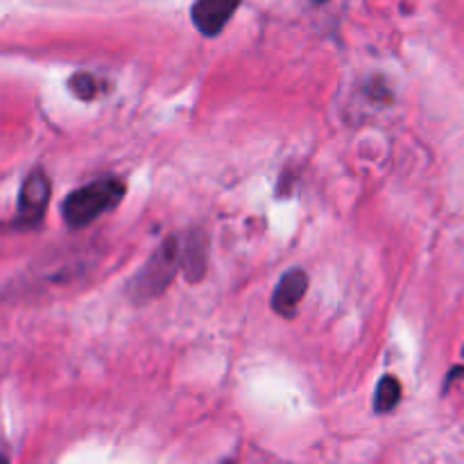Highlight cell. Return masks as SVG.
Masks as SVG:
<instances>
[{
    "label": "cell",
    "instance_id": "obj_8",
    "mask_svg": "<svg viewBox=\"0 0 464 464\" xmlns=\"http://www.w3.org/2000/svg\"><path fill=\"white\" fill-rule=\"evenodd\" d=\"M71 89L77 98L91 100L95 95V80L89 72H77V75L71 77Z\"/></svg>",
    "mask_w": 464,
    "mask_h": 464
},
{
    "label": "cell",
    "instance_id": "obj_6",
    "mask_svg": "<svg viewBox=\"0 0 464 464\" xmlns=\"http://www.w3.org/2000/svg\"><path fill=\"white\" fill-rule=\"evenodd\" d=\"M207 258H208V240L199 229L190 231L184 240H181V270H184L186 279L199 281L207 272Z\"/></svg>",
    "mask_w": 464,
    "mask_h": 464
},
{
    "label": "cell",
    "instance_id": "obj_3",
    "mask_svg": "<svg viewBox=\"0 0 464 464\" xmlns=\"http://www.w3.org/2000/svg\"><path fill=\"white\" fill-rule=\"evenodd\" d=\"M50 199V179L44 170H34L21 186L18 195V227H36L45 216Z\"/></svg>",
    "mask_w": 464,
    "mask_h": 464
},
{
    "label": "cell",
    "instance_id": "obj_2",
    "mask_svg": "<svg viewBox=\"0 0 464 464\" xmlns=\"http://www.w3.org/2000/svg\"><path fill=\"white\" fill-rule=\"evenodd\" d=\"M181 267V238L179 236H168L157 252L148 258L139 275L131 279L130 295L134 302H150L159 297L163 290L170 285L175 275Z\"/></svg>",
    "mask_w": 464,
    "mask_h": 464
},
{
    "label": "cell",
    "instance_id": "obj_5",
    "mask_svg": "<svg viewBox=\"0 0 464 464\" xmlns=\"http://www.w3.org/2000/svg\"><path fill=\"white\" fill-rule=\"evenodd\" d=\"M308 290V275L299 267L295 270H288L276 284L275 295H272V308L275 313L284 317H293L297 306L302 304L304 295Z\"/></svg>",
    "mask_w": 464,
    "mask_h": 464
},
{
    "label": "cell",
    "instance_id": "obj_9",
    "mask_svg": "<svg viewBox=\"0 0 464 464\" xmlns=\"http://www.w3.org/2000/svg\"><path fill=\"white\" fill-rule=\"evenodd\" d=\"M317 3H324V0H317Z\"/></svg>",
    "mask_w": 464,
    "mask_h": 464
},
{
    "label": "cell",
    "instance_id": "obj_1",
    "mask_svg": "<svg viewBox=\"0 0 464 464\" xmlns=\"http://www.w3.org/2000/svg\"><path fill=\"white\" fill-rule=\"evenodd\" d=\"M122 198H125V184L116 177H104V179L91 181V184L72 190L63 199L62 216L68 227L82 229V227L95 222L111 208H116Z\"/></svg>",
    "mask_w": 464,
    "mask_h": 464
},
{
    "label": "cell",
    "instance_id": "obj_7",
    "mask_svg": "<svg viewBox=\"0 0 464 464\" xmlns=\"http://www.w3.org/2000/svg\"><path fill=\"white\" fill-rule=\"evenodd\" d=\"M401 399V383H399L394 376H385L381 379L379 388H376V397H374V411L376 412H390Z\"/></svg>",
    "mask_w": 464,
    "mask_h": 464
},
{
    "label": "cell",
    "instance_id": "obj_4",
    "mask_svg": "<svg viewBox=\"0 0 464 464\" xmlns=\"http://www.w3.org/2000/svg\"><path fill=\"white\" fill-rule=\"evenodd\" d=\"M240 0H195L193 23L204 36H216L225 30L229 18L238 9Z\"/></svg>",
    "mask_w": 464,
    "mask_h": 464
}]
</instances>
